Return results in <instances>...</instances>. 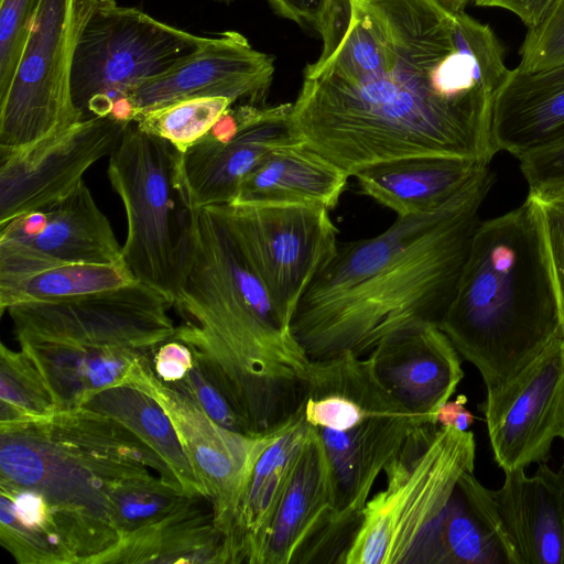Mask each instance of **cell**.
Masks as SVG:
<instances>
[{
  "instance_id": "1",
  "label": "cell",
  "mask_w": 564,
  "mask_h": 564,
  "mask_svg": "<svg viewBox=\"0 0 564 564\" xmlns=\"http://www.w3.org/2000/svg\"><path fill=\"white\" fill-rule=\"evenodd\" d=\"M462 12L434 0H328L319 55L292 102L296 134L349 177L413 156L489 164L495 99L465 45Z\"/></svg>"
},
{
  "instance_id": "2",
  "label": "cell",
  "mask_w": 564,
  "mask_h": 564,
  "mask_svg": "<svg viewBox=\"0 0 564 564\" xmlns=\"http://www.w3.org/2000/svg\"><path fill=\"white\" fill-rule=\"evenodd\" d=\"M494 183L488 165L441 207L397 216L375 237L338 243L291 321L308 358L367 357L402 332L440 326Z\"/></svg>"
},
{
  "instance_id": "3",
  "label": "cell",
  "mask_w": 564,
  "mask_h": 564,
  "mask_svg": "<svg viewBox=\"0 0 564 564\" xmlns=\"http://www.w3.org/2000/svg\"><path fill=\"white\" fill-rule=\"evenodd\" d=\"M151 471L181 488L130 430L86 408L0 426V543L20 564H97L120 540L112 489Z\"/></svg>"
},
{
  "instance_id": "4",
  "label": "cell",
  "mask_w": 564,
  "mask_h": 564,
  "mask_svg": "<svg viewBox=\"0 0 564 564\" xmlns=\"http://www.w3.org/2000/svg\"><path fill=\"white\" fill-rule=\"evenodd\" d=\"M173 308L181 323L172 338L191 348L251 433L296 419L313 362L207 207L193 208L191 261Z\"/></svg>"
},
{
  "instance_id": "5",
  "label": "cell",
  "mask_w": 564,
  "mask_h": 564,
  "mask_svg": "<svg viewBox=\"0 0 564 564\" xmlns=\"http://www.w3.org/2000/svg\"><path fill=\"white\" fill-rule=\"evenodd\" d=\"M487 390L502 387L562 335L557 302L531 206L477 225L440 323Z\"/></svg>"
},
{
  "instance_id": "6",
  "label": "cell",
  "mask_w": 564,
  "mask_h": 564,
  "mask_svg": "<svg viewBox=\"0 0 564 564\" xmlns=\"http://www.w3.org/2000/svg\"><path fill=\"white\" fill-rule=\"evenodd\" d=\"M470 431L425 424L384 467L386 487L370 497L340 564H410L443 514L459 478L474 471Z\"/></svg>"
},
{
  "instance_id": "7",
  "label": "cell",
  "mask_w": 564,
  "mask_h": 564,
  "mask_svg": "<svg viewBox=\"0 0 564 564\" xmlns=\"http://www.w3.org/2000/svg\"><path fill=\"white\" fill-rule=\"evenodd\" d=\"M181 156L169 141L134 122L109 155L107 175L123 204L121 260L137 281L176 299L192 251V213Z\"/></svg>"
},
{
  "instance_id": "8",
  "label": "cell",
  "mask_w": 564,
  "mask_h": 564,
  "mask_svg": "<svg viewBox=\"0 0 564 564\" xmlns=\"http://www.w3.org/2000/svg\"><path fill=\"white\" fill-rule=\"evenodd\" d=\"M206 39L116 0H96L74 53L75 106L84 119L109 117L116 104L191 56Z\"/></svg>"
},
{
  "instance_id": "9",
  "label": "cell",
  "mask_w": 564,
  "mask_h": 564,
  "mask_svg": "<svg viewBox=\"0 0 564 564\" xmlns=\"http://www.w3.org/2000/svg\"><path fill=\"white\" fill-rule=\"evenodd\" d=\"M96 0H41L8 90L0 148L18 149L84 120L72 94L74 53Z\"/></svg>"
},
{
  "instance_id": "10",
  "label": "cell",
  "mask_w": 564,
  "mask_h": 564,
  "mask_svg": "<svg viewBox=\"0 0 564 564\" xmlns=\"http://www.w3.org/2000/svg\"><path fill=\"white\" fill-rule=\"evenodd\" d=\"M207 208L219 217L281 323L291 329L304 292L337 250L338 229L330 210L313 205L224 204Z\"/></svg>"
},
{
  "instance_id": "11",
  "label": "cell",
  "mask_w": 564,
  "mask_h": 564,
  "mask_svg": "<svg viewBox=\"0 0 564 564\" xmlns=\"http://www.w3.org/2000/svg\"><path fill=\"white\" fill-rule=\"evenodd\" d=\"M173 302L139 281L79 296L7 310L18 341L132 349L152 354L176 330Z\"/></svg>"
},
{
  "instance_id": "12",
  "label": "cell",
  "mask_w": 564,
  "mask_h": 564,
  "mask_svg": "<svg viewBox=\"0 0 564 564\" xmlns=\"http://www.w3.org/2000/svg\"><path fill=\"white\" fill-rule=\"evenodd\" d=\"M150 356L134 364L127 383L151 395L169 415L203 495L213 508L215 525L226 540L258 458L294 420L265 434L229 430L187 395L163 383L151 367Z\"/></svg>"
},
{
  "instance_id": "13",
  "label": "cell",
  "mask_w": 564,
  "mask_h": 564,
  "mask_svg": "<svg viewBox=\"0 0 564 564\" xmlns=\"http://www.w3.org/2000/svg\"><path fill=\"white\" fill-rule=\"evenodd\" d=\"M501 488L490 490L474 476L462 475L458 488L497 540L506 564H564V474L540 463L505 470Z\"/></svg>"
},
{
  "instance_id": "14",
  "label": "cell",
  "mask_w": 564,
  "mask_h": 564,
  "mask_svg": "<svg viewBox=\"0 0 564 564\" xmlns=\"http://www.w3.org/2000/svg\"><path fill=\"white\" fill-rule=\"evenodd\" d=\"M131 122L93 117L18 149L0 148V226L69 194Z\"/></svg>"
},
{
  "instance_id": "15",
  "label": "cell",
  "mask_w": 564,
  "mask_h": 564,
  "mask_svg": "<svg viewBox=\"0 0 564 564\" xmlns=\"http://www.w3.org/2000/svg\"><path fill=\"white\" fill-rule=\"evenodd\" d=\"M564 402V337L554 338L502 387L487 390L484 414L497 465L505 471L546 462Z\"/></svg>"
},
{
  "instance_id": "16",
  "label": "cell",
  "mask_w": 564,
  "mask_h": 564,
  "mask_svg": "<svg viewBox=\"0 0 564 564\" xmlns=\"http://www.w3.org/2000/svg\"><path fill=\"white\" fill-rule=\"evenodd\" d=\"M274 57L256 50L237 31L206 39L169 72L138 87L127 100L134 119L143 112L184 99L225 97L234 105H267ZM134 121V120H133Z\"/></svg>"
},
{
  "instance_id": "17",
  "label": "cell",
  "mask_w": 564,
  "mask_h": 564,
  "mask_svg": "<svg viewBox=\"0 0 564 564\" xmlns=\"http://www.w3.org/2000/svg\"><path fill=\"white\" fill-rule=\"evenodd\" d=\"M240 124L230 137L205 134L181 156L193 208L229 204L240 183L273 150L303 142L291 122L292 102L238 104Z\"/></svg>"
},
{
  "instance_id": "18",
  "label": "cell",
  "mask_w": 564,
  "mask_h": 564,
  "mask_svg": "<svg viewBox=\"0 0 564 564\" xmlns=\"http://www.w3.org/2000/svg\"><path fill=\"white\" fill-rule=\"evenodd\" d=\"M307 426L269 530L262 564L324 563L335 487L324 445L313 427Z\"/></svg>"
},
{
  "instance_id": "19",
  "label": "cell",
  "mask_w": 564,
  "mask_h": 564,
  "mask_svg": "<svg viewBox=\"0 0 564 564\" xmlns=\"http://www.w3.org/2000/svg\"><path fill=\"white\" fill-rule=\"evenodd\" d=\"M368 356L382 383L409 411L432 424L464 377L460 355L436 324L392 336Z\"/></svg>"
},
{
  "instance_id": "20",
  "label": "cell",
  "mask_w": 564,
  "mask_h": 564,
  "mask_svg": "<svg viewBox=\"0 0 564 564\" xmlns=\"http://www.w3.org/2000/svg\"><path fill=\"white\" fill-rule=\"evenodd\" d=\"M0 240L67 262L122 261V246L84 180L62 199L0 226Z\"/></svg>"
},
{
  "instance_id": "21",
  "label": "cell",
  "mask_w": 564,
  "mask_h": 564,
  "mask_svg": "<svg viewBox=\"0 0 564 564\" xmlns=\"http://www.w3.org/2000/svg\"><path fill=\"white\" fill-rule=\"evenodd\" d=\"M137 282L123 261L90 264L63 261L28 246L0 240V308L68 299Z\"/></svg>"
},
{
  "instance_id": "22",
  "label": "cell",
  "mask_w": 564,
  "mask_h": 564,
  "mask_svg": "<svg viewBox=\"0 0 564 564\" xmlns=\"http://www.w3.org/2000/svg\"><path fill=\"white\" fill-rule=\"evenodd\" d=\"M492 135L498 152L516 158L564 139V63L510 69L495 100Z\"/></svg>"
},
{
  "instance_id": "23",
  "label": "cell",
  "mask_w": 564,
  "mask_h": 564,
  "mask_svg": "<svg viewBox=\"0 0 564 564\" xmlns=\"http://www.w3.org/2000/svg\"><path fill=\"white\" fill-rule=\"evenodd\" d=\"M488 165L464 158L413 156L365 166L351 177L362 194L404 217L441 207Z\"/></svg>"
},
{
  "instance_id": "24",
  "label": "cell",
  "mask_w": 564,
  "mask_h": 564,
  "mask_svg": "<svg viewBox=\"0 0 564 564\" xmlns=\"http://www.w3.org/2000/svg\"><path fill=\"white\" fill-rule=\"evenodd\" d=\"M307 429L301 411L258 458L226 538L229 564H262L269 530Z\"/></svg>"
},
{
  "instance_id": "25",
  "label": "cell",
  "mask_w": 564,
  "mask_h": 564,
  "mask_svg": "<svg viewBox=\"0 0 564 564\" xmlns=\"http://www.w3.org/2000/svg\"><path fill=\"white\" fill-rule=\"evenodd\" d=\"M349 175L304 142L273 150L240 183L229 204L313 205L334 209Z\"/></svg>"
},
{
  "instance_id": "26",
  "label": "cell",
  "mask_w": 564,
  "mask_h": 564,
  "mask_svg": "<svg viewBox=\"0 0 564 564\" xmlns=\"http://www.w3.org/2000/svg\"><path fill=\"white\" fill-rule=\"evenodd\" d=\"M194 496L165 518L128 533L97 564L214 563L228 564L224 534Z\"/></svg>"
},
{
  "instance_id": "27",
  "label": "cell",
  "mask_w": 564,
  "mask_h": 564,
  "mask_svg": "<svg viewBox=\"0 0 564 564\" xmlns=\"http://www.w3.org/2000/svg\"><path fill=\"white\" fill-rule=\"evenodd\" d=\"M45 379L58 411L82 408L96 393L128 382L134 364L151 354L111 347L20 340Z\"/></svg>"
},
{
  "instance_id": "28",
  "label": "cell",
  "mask_w": 564,
  "mask_h": 564,
  "mask_svg": "<svg viewBox=\"0 0 564 564\" xmlns=\"http://www.w3.org/2000/svg\"><path fill=\"white\" fill-rule=\"evenodd\" d=\"M82 408L126 426L167 464L184 492L204 497L169 415L151 395L124 383L96 393Z\"/></svg>"
},
{
  "instance_id": "29",
  "label": "cell",
  "mask_w": 564,
  "mask_h": 564,
  "mask_svg": "<svg viewBox=\"0 0 564 564\" xmlns=\"http://www.w3.org/2000/svg\"><path fill=\"white\" fill-rule=\"evenodd\" d=\"M410 564H506L497 540L474 513L458 486Z\"/></svg>"
},
{
  "instance_id": "30",
  "label": "cell",
  "mask_w": 564,
  "mask_h": 564,
  "mask_svg": "<svg viewBox=\"0 0 564 564\" xmlns=\"http://www.w3.org/2000/svg\"><path fill=\"white\" fill-rule=\"evenodd\" d=\"M58 412L53 394L31 357L0 345V426L47 419Z\"/></svg>"
},
{
  "instance_id": "31",
  "label": "cell",
  "mask_w": 564,
  "mask_h": 564,
  "mask_svg": "<svg viewBox=\"0 0 564 564\" xmlns=\"http://www.w3.org/2000/svg\"><path fill=\"white\" fill-rule=\"evenodd\" d=\"M192 497L153 473L129 477L111 491L112 523L121 538L165 518Z\"/></svg>"
},
{
  "instance_id": "32",
  "label": "cell",
  "mask_w": 564,
  "mask_h": 564,
  "mask_svg": "<svg viewBox=\"0 0 564 564\" xmlns=\"http://www.w3.org/2000/svg\"><path fill=\"white\" fill-rule=\"evenodd\" d=\"M231 106L232 101L225 97L189 98L140 113L133 122L141 131L164 139L185 153Z\"/></svg>"
},
{
  "instance_id": "33",
  "label": "cell",
  "mask_w": 564,
  "mask_h": 564,
  "mask_svg": "<svg viewBox=\"0 0 564 564\" xmlns=\"http://www.w3.org/2000/svg\"><path fill=\"white\" fill-rule=\"evenodd\" d=\"M525 199L535 219L564 337V182L529 188Z\"/></svg>"
},
{
  "instance_id": "34",
  "label": "cell",
  "mask_w": 564,
  "mask_h": 564,
  "mask_svg": "<svg viewBox=\"0 0 564 564\" xmlns=\"http://www.w3.org/2000/svg\"><path fill=\"white\" fill-rule=\"evenodd\" d=\"M564 63V0H552L541 20L528 29L516 68L538 72Z\"/></svg>"
},
{
  "instance_id": "35",
  "label": "cell",
  "mask_w": 564,
  "mask_h": 564,
  "mask_svg": "<svg viewBox=\"0 0 564 564\" xmlns=\"http://www.w3.org/2000/svg\"><path fill=\"white\" fill-rule=\"evenodd\" d=\"M41 0H0V96L17 73Z\"/></svg>"
},
{
  "instance_id": "36",
  "label": "cell",
  "mask_w": 564,
  "mask_h": 564,
  "mask_svg": "<svg viewBox=\"0 0 564 564\" xmlns=\"http://www.w3.org/2000/svg\"><path fill=\"white\" fill-rule=\"evenodd\" d=\"M169 387L187 395L220 425L232 431L253 434L221 391L207 377L195 357L194 364L182 380Z\"/></svg>"
},
{
  "instance_id": "37",
  "label": "cell",
  "mask_w": 564,
  "mask_h": 564,
  "mask_svg": "<svg viewBox=\"0 0 564 564\" xmlns=\"http://www.w3.org/2000/svg\"><path fill=\"white\" fill-rule=\"evenodd\" d=\"M517 159L529 188L564 182V139L532 150Z\"/></svg>"
},
{
  "instance_id": "38",
  "label": "cell",
  "mask_w": 564,
  "mask_h": 564,
  "mask_svg": "<svg viewBox=\"0 0 564 564\" xmlns=\"http://www.w3.org/2000/svg\"><path fill=\"white\" fill-rule=\"evenodd\" d=\"M272 11L302 28H313L316 32L321 25L326 0H267Z\"/></svg>"
},
{
  "instance_id": "39",
  "label": "cell",
  "mask_w": 564,
  "mask_h": 564,
  "mask_svg": "<svg viewBox=\"0 0 564 564\" xmlns=\"http://www.w3.org/2000/svg\"><path fill=\"white\" fill-rule=\"evenodd\" d=\"M552 0H470L480 7H495L514 13L529 29L535 25Z\"/></svg>"
},
{
  "instance_id": "40",
  "label": "cell",
  "mask_w": 564,
  "mask_h": 564,
  "mask_svg": "<svg viewBox=\"0 0 564 564\" xmlns=\"http://www.w3.org/2000/svg\"><path fill=\"white\" fill-rule=\"evenodd\" d=\"M467 399L459 394L454 401H447L434 414V423L440 426H452L459 431H468L475 421L473 413L466 409Z\"/></svg>"
},
{
  "instance_id": "41",
  "label": "cell",
  "mask_w": 564,
  "mask_h": 564,
  "mask_svg": "<svg viewBox=\"0 0 564 564\" xmlns=\"http://www.w3.org/2000/svg\"><path fill=\"white\" fill-rule=\"evenodd\" d=\"M434 1L451 12L465 11V7L470 2L469 0H434Z\"/></svg>"
},
{
  "instance_id": "42",
  "label": "cell",
  "mask_w": 564,
  "mask_h": 564,
  "mask_svg": "<svg viewBox=\"0 0 564 564\" xmlns=\"http://www.w3.org/2000/svg\"><path fill=\"white\" fill-rule=\"evenodd\" d=\"M558 437L564 440V402H563V409H562V415H561V422H560Z\"/></svg>"
},
{
  "instance_id": "43",
  "label": "cell",
  "mask_w": 564,
  "mask_h": 564,
  "mask_svg": "<svg viewBox=\"0 0 564 564\" xmlns=\"http://www.w3.org/2000/svg\"><path fill=\"white\" fill-rule=\"evenodd\" d=\"M217 1H219V2H225V3H229V2H231L232 0H217Z\"/></svg>"
},
{
  "instance_id": "44",
  "label": "cell",
  "mask_w": 564,
  "mask_h": 564,
  "mask_svg": "<svg viewBox=\"0 0 564 564\" xmlns=\"http://www.w3.org/2000/svg\"><path fill=\"white\" fill-rule=\"evenodd\" d=\"M326 2H327V0H326ZM325 7H326V4H325Z\"/></svg>"
},
{
  "instance_id": "45",
  "label": "cell",
  "mask_w": 564,
  "mask_h": 564,
  "mask_svg": "<svg viewBox=\"0 0 564 564\" xmlns=\"http://www.w3.org/2000/svg\"><path fill=\"white\" fill-rule=\"evenodd\" d=\"M470 1V0H469Z\"/></svg>"
}]
</instances>
